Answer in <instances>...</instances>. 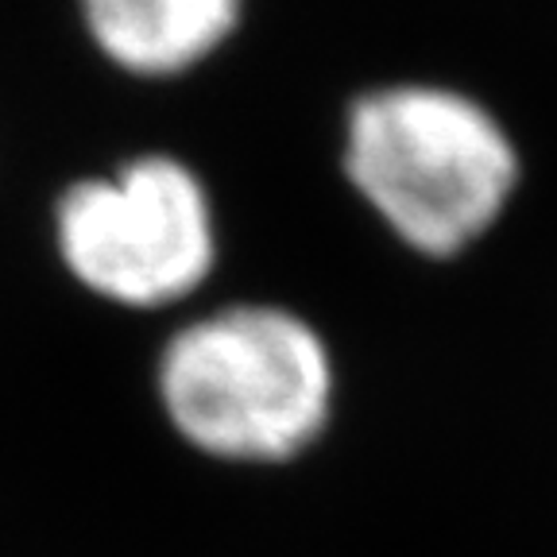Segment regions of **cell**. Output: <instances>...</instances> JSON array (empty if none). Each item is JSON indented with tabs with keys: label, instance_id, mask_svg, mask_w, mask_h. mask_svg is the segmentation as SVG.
Returning <instances> with one entry per match:
<instances>
[{
	"label": "cell",
	"instance_id": "3957f363",
	"mask_svg": "<svg viewBox=\"0 0 557 557\" xmlns=\"http://www.w3.org/2000/svg\"><path fill=\"white\" fill-rule=\"evenodd\" d=\"M54 225L70 275L136 310L183 302L218 263L209 190L174 156H139L104 178L74 183Z\"/></svg>",
	"mask_w": 557,
	"mask_h": 557
},
{
	"label": "cell",
	"instance_id": "7a4b0ae2",
	"mask_svg": "<svg viewBox=\"0 0 557 557\" xmlns=\"http://www.w3.org/2000/svg\"><path fill=\"white\" fill-rule=\"evenodd\" d=\"M322 333L283 306H225L171 337L159 399L194 449L221 461H287L333 410Z\"/></svg>",
	"mask_w": 557,
	"mask_h": 557
},
{
	"label": "cell",
	"instance_id": "277c9868",
	"mask_svg": "<svg viewBox=\"0 0 557 557\" xmlns=\"http://www.w3.org/2000/svg\"><path fill=\"white\" fill-rule=\"evenodd\" d=\"M244 0H82L109 62L139 78H171L206 62L240 24Z\"/></svg>",
	"mask_w": 557,
	"mask_h": 557
},
{
	"label": "cell",
	"instance_id": "6da1fadb",
	"mask_svg": "<svg viewBox=\"0 0 557 557\" xmlns=\"http://www.w3.org/2000/svg\"><path fill=\"white\" fill-rule=\"evenodd\" d=\"M345 174L407 248L442 260L504 218L519 186V151L476 97L403 82L352 101Z\"/></svg>",
	"mask_w": 557,
	"mask_h": 557
}]
</instances>
